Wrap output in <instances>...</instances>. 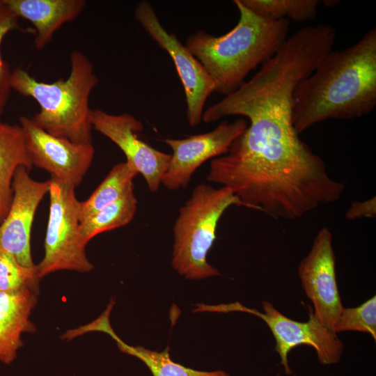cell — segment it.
Returning a JSON list of instances; mask_svg holds the SVG:
<instances>
[{
    "instance_id": "1",
    "label": "cell",
    "mask_w": 376,
    "mask_h": 376,
    "mask_svg": "<svg viewBox=\"0 0 376 376\" xmlns=\"http://www.w3.org/2000/svg\"><path fill=\"white\" fill-rule=\"evenodd\" d=\"M250 124L213 159L207 180L228 187L243 206L276 219H299L340 199L345 185L297 132L291 110L265 101L245 113Z\"/></svg>"
},
{
    "instance_id": "2",
    "label": "cell",
    "mask_w": 376,
    "mask_h": 376,
    "mask_svg": "<svg viewBox=\"0 0 376 376\" xmlns=\"http://www.w3.org/2000/svg\"><path fill=\"white\" fill-rule=\"evenodd\" d=\"M376 106V28L356 43L330 51L293 93L292 118L299 134L329 119L368 115Z\"/></svg>"
},
{
    "instance_id": "3",
    "label": "cell",
    "mask_w": 376,
    "mask_h": 376,
    "mask_svg": "<svg viewBox=\"0 0 376 376\" xmlns=\"http://www.w3.org/2000/svg\"><path fill=\"white\" fill-rule=\"evenodd\" d=\"M240 17L228 33L216 36L198 31L185 46L212 80L214 92L227 96L245 81L248 74L272 57L287 40L290 21L258 15L241 0H234Z\"/></svg>"
},
{
    "instance_id": "4",
    "label": "cell",
    "mask_w": 376,
    "mask_h": 376,
    "mask_svg": "<svg viewBox=\"0 0 376 376\" xmlns=\"http://www.w3.org/2000/svg\"><path fill=\"white\" fill-rule=\"evenodd\" d=\"M70 58L71 70L65 79L40 81L18 68L11 72L10 88L38 103L40 111L31 119L45 131L75 143H92L88 102L99 79L83 52L75 50Z\"/></svg>"
},
{
    "instance_id": "5",
    "label": "cell",
    "mask_w": 376,
    "mask_h": 376,
    "mask_svg": "<svg viewBox=\"0 0 376 376\" xmlns=\"http://www.w3.org/2000/svg\"><path fill=\"white\" fill-rule=\"evenodd\" d=\"M232 205L243 206L230 189L201 183L179 209L173 226V267L188 279L219 275L207 261L216 238L218 223Z\"/></svg>"
},
{
    "instance_id": "6",
    "label": "cell",
    "mask_w": 376,
    "mask_h": 376,
    "mask_svg": "<svg viewBox=\"0 0 376 376\" xmlns=\"http://www.w3.org/2000/svg\"><path fill=\"white\" fill-rule=\"evenodd\" d=\"M49 212L45 239V255L36 265L38 278L61 270L89 272L93 264L87 258L79 231L80 201L75 187L51 178Z\"/></svg>"
},
{
    "instance_id": "7",
    "label": "cell",
    "mask_w": 376,
    "mask_h": 376,
    "mask_svg": "<svg viewBox=\"0 0 376 376\" xmlns=\"http://www.w3.org/2000/svg\"><path fill=\"white\" fill-rule=\"evenodd\" d=\"M264 313L247 308L239 302L229 304L208 306L200 304V312L242 311L253 314L262 319L271 330L275 340V350L281 358L286 374H290L288 353L299 345L313 347L322 364H332L339 361L343 350V344L336 333L327 329L310 310L307 322L293 320L280 313L271 303L262 302Z\"/></svg>"
},
{
    "instance_id": "8",
    "label": "cell",
    "mask_w": 376,
    "mask_h": 376,
    "mask_svg": "<svg viewBox=\"0 0 376 376\" xmlns=\"http://www.w3.org/2000/svg\"><path fill=\"white\" fill-rule=\"evenodd\" d=\"M134 17L154 41L172 58L185 90L187 120L196 127L202 120L205 103L214 85L201 63L176 36L169 33L160 22L155 10L147 1L138 3Z\"/></svg>"
},
{
    "instance_id": "9",
    "label": "cell",
    "mask_w": 376,
    "mask_h": 376,
    "mask_svg": "<svg viewBox=\"0 0 376 376\" xmlns=\"http://www.w3.org/2000/svg\"><path fill=\"white\" fill-rule=\"evenodd\" d=\"M25 147L33 165L63 183L78 186L94 158L92 143L79 144L55 136L38 126L31 118H19Z\"/></svg>"
},
{
    "instance_id": "10",
    "label": "cell",
    "mask_w": 376,
    "mask_h": 376,
    "mask_svg": "<svg viewBox=\"0 0 376 376\" xmlns=\"http://www.w3.org/2000/svg\"><path fill=\"white\" fill-rule=\"evenodd\" d=\"M333 235L327 227L317 233L312 247L298 267L301 285L312 301L316 318L328 329L334 327L343 311L336 274Z\"/></svg>"
},
{
    "instance_id": "11",
    "label": "cell",
    "mask_w": 376,
    "mask_h": 376,
    "mask_svg": "<svg viewBox=\"0 0 376 376\" xmlns=\"http://www.w3.org/2000/svg\"><path fill=\"white\" fill-rule=\"evenodd\" d=\"M93 129L113 142L124 153L126 162L141 174L152 193H156L167 171L171 155L161 152L137 135L143 129L142 123L129 113H109L92 109Z\"/></svg>"
},
{
    "instance_id": "12",
    "label": "cell",
    "mask_w": 376,
    "mask_h": 376,
    "mask_svg": "<svg viewBox=\"0 0 376 376\" xmlns=\"http://www.w3.org/2000/svg\"><path fill=\"white\" fill-rule=\"evenodd\" d=\"M247 125L243 118L231 123L224 120L203 134L182 139H166L164 142L173 153L161 184L172 191L185 188L196 170L207 160L225 155Z\"/></svg>"
},
{
    "instance_id": "13",
    "label": "cell",
    "mask_w": 376,
    "mask_h": 376,
    "mask_svg": "<svg viewBox=\"0 0 376 376\" xmlns=\"http://www.w3.org/2000/svg\"><path fill=\"white\" fill-rule=\"evenodd\" d=\"M50 180L36 181L24 166L19 167L13 181V198L0 224V251L13 256L22 265L35 267L31 251V233L37 208L49 193Z\"/></svg>"
},
{
    "instance_id": "14",
    "label": "cell",
    "mask_w": 376,
    "mask_h": 376,
    "mask_svg": "<svg viewBox=\"0 0 376 376\" xmlns=\"http://www.w3.org/2000/svg\"><path fill=\"white\" fill-rule=\"evenodd\" d=\"M19 17L29 20L36 29L37 49H44L65 23L76 19L86 5L85 0H2Z\"/></svg>"
},
{
    "instance_id": "15",
    "label": "cell",
    "mask_w": 376,
    "mask_h": 376,
    "mask_svg": "<svg viewBox=\"0 0 376 376\" xmlns=\"http://www.w3.org/2000/svg\"><path fill=\"white\" fill-rule=\"evenodd\" d=\"M36 304V290L0 292V362L11 363L23 345L22 334L36 331L29 318Z\"/></svg>"
},
{
    "instance_id": "16",
    "label": "cell",
    "mask_w": 376,
    "mask_h": 376,
    "mask_svg": "<svg viewBox=\"0 0 376 376\" xmlns=\"http://www.w3.org/2000/svg\"><path fill=\"white\" fill-rule=\"evenodd\" d=\"M33 165L25 147L19 125L0 121V224L6 217L13 198V181L17 169Z\"/></svg>"
},
{
    "instance_id": "17",
    "label": "cell",
    "mask_w": 376,
    "mask_h": 376,
    "mask_svg": "<svg viewBox=\"0 0 376 376\" xmlns=\"http://www.w3.org/2000/svg\"><path fill=\"white\" fill-rule=\"evenodd\" d=\"M137 174L127 162L113 166L88 199L80 202V223L114 203L133 188V180Z\"/></svg>"
},
{
    "instance_id": "18",
    "label": "cell",
    "mask_w": 376,
    "mask_h": 376,
    "mask_svg": "<svg viewBox=\"0 0 376 376\" xmlns=\"http://www.w3.org/2000/svg\"><path fill=\"white\" fill-rule=\"evenodd\" d=\"M136 210L137 199L133 187L118 200L80 223L81 241L86 245L98 234L126 226L133 219Z\"/></svg>"
},
{
    "instance_id": "19",
    "label": "cell",
    "mask_w": 376,
    "mask_h": 376,
    "mask_svg": "<svg viewBox=\"0 0 376 376\" xmlns=\"http://www.w3.org/2000/svg\"><path fill=\"white\" fill-rule=\"evenodd\" d=\"M103 331L116 340L122 352L141 360L150 369L153 376H230L221 370L200 371L175 363L171 359L168 347L163 352H159L147 350L141 346H130L116 336L110 324L107 325Z\"/></svg>"
},
{
    "instance_id": "20",
    "label": "cell",
    "mask_w": 376,
    "mask_h": 376,
    "mask_svg": "<svg viewBox=\"0 0 376 376\" xmlns=\"http://www.w3.org/2000/svg\"><path fill=\"white\" fill-rule=\"evenodd\" d=\"M258 15L274 20L291 19L304 22L315 19L319 0H241Z\"/></svg>"
},
{
    "instance_id": "21",
    "label": "cell",
    "mask_w": 376,
    "mask_h": 376,
    "mask_svg": "<svg viewBox=\"0 0 376 376\" xmlns=\"http://www.w3.org/2000/svg\"><path fill=\"white\" fill-rule=\"evenodd\" d=\"M39 280L36 267H24L11 255L0 251V292L38 291Z\"/></svg>"
},
{
    "instance_id": "22",
    "label": "cell",
    "mask_w": 376,
    "mask_h": 376,
    "mask_svg": "<svg viewBox=\"0 0 376 376\" xmlns=\"http://www.w3.org/2000/svg\"><path fill=\"white\" fill-rule=\"evenodd\" d=\"M334 332L356 331L370 334L376 340V296L354 308L343 309Z\"/></svg>"
},
{
    "instance_id": "23",
    "label": "cell",
    "mask_w": 376,
    "mask_h": 376,
    "mask_svg": "<svg viewBox=\"0 0 376 376\" xmlns=\"http://www.w3.org/2000/svg\"><path fill=\"white\" fill-rule=\"evenodd\" d=\"M18 17L0 0V116L3 115L10 98V75L9 64L3 59L1 44L5 36L10 31L20 29Z\"/></svg>"
},
{
    "instance_id": "24",
    "label": "cell",
    "mask_w": 376,
    "mask_h": 376,
    "mask_svg": "<svg viewBox=\"0 0 376 376\" xmlns=\"http://www.w3.org/2000/svg\"><path fill=\"white\" fill-rule=\"evenodd\" d=\"M376 216V198L373 197L363 201H354L345 212V218L354 221L361 218H373Z\"/></svg>"
},
{
    "instance_id": "25",
    "label": "cell",
    "mask_w": 376,
    "mask_h": 376,
    "mask_svg": "<svg viewBox=\"0 0 376 376\" xmlns=\"http://www.w3.org/2000/svg\"><path fill=\"white\" fill-rule=\"evenodd\" d=\"M322 2H323V3H324V4H326L327 6L333 7L336 4L339 3L340 1H323Z\"/></svg>"
},
{
    "instance_id": "26",
    "label": "cell",
    "mask_w": 376,
    "mask_h": 376,
    "mask_svg": "<svg viewBox=\"0 0 376 376\" xmlns=\"http://www.w3.org/2000/svg\"><path fill=\"white\" fill-rule=\"evenodd\" d=\"M276 376H279V375H276Z\"/></svg>"
}]
</instances>
